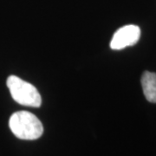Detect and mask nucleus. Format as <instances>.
<instances>
[{"label": "nucleus", "instance_id": "2", "mask_svg": "<svg viewBox=\"0 0 156 156\" xmlns=\"http://www.w3.org/2000/svg\"><path fill=\"white\" fill-rule=\"evenodd\" d=\"M7 87L12 98L17 103L33 108H38L41 105V95L32 84L16 76H10L7 79Z\"/></svg>", "mask_w": 156, "mask_h": 156}, {"label": "nucleus", "instance_id": "4", "mask_svg": "<svg viewBox=\"0 0 156 156\" xmlns=\"http://www.w3.org/2000/svg\"><path fill=\"white\" fill-rule=\"evenodd\" d=\"M141 86L146 99L156 103V73L145 71L141 76Z\"/></svg>", "mask_w": 156, "mask_h": 156}, {"label": "nucleus", "instance_id": "1", "mask_svg": "<svg viewBox=\"0 0 156 156\" xmlns=\"http://www.w3.org/2000/svg\"><path fill=\"white\" fill-rule=\"evenodd\" d=\"M9 127L13 134L21 140H37L44 133V127L40 120L28 111L12 114L9 121Z\"/></svg>", "mask_w": 156, "mask_h": 156}, {"label": "nucleus", "instance_id": "3", "mask_svg": "<svg viewBox=\"0 0 156 156\" xmlns=\"http://www.w3.org/2000/svg\"><path fill=\"white\" fill-rule=\"evenodd\" d=\"M140 37V29L137 25L129 24L118 29L110 42L112 50H120L136 44Z\"/></svg>", "mask_w": 156, "mask_h": 156}]
</instances>
